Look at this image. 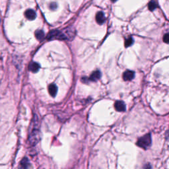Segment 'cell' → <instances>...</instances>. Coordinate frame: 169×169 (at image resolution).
I'll return each mask as SVG.
<instances>
[{"label":"cell","instance_id":"6da1fadb","mask_svg":"<svg viewBox=\"0 0 169 169\" xmlns=\"http://www.w3.org/2000/svg\"><path fill=\"white\" fill-rule=\"evenodd\" d=\"M67 31H61V30H52L48 34L49 41L52 40H69L70 37H74V31L68 28Z\"/></svg>","mask_w":169,"mask_h":169},{"label":"cell","instance_id":"7a4b0ae2","mask_svg":"<svg viewBox=\"0 0 169 169\" xmlns=\"http://www.w3.org/2000/svg\"><path fill=\"white\" fill-rule=\"evenodd\" d=\"M151 144V137L149 133L145 135L138 139L137 142V146L142 147L143 149H146Z\"/></svg>","mask_w":169,"mask_h":169},{"label":"cell","instance_id":"3957f363","mask_svg":"<svg viewBox=\"0 0 169 169\" xmlns=\"http://www.w3.org/2000/svg\"><path fill=\"white\" fill-rule=\"evenodd\" d=\"M41 139V133L38 130H34L29 136V142L31 145H35L38 144Z\"/></svg>","mask_w":169,"mask_h":169},{"label":"cell","instance_id":"277c9868","mask_svg":"<svg viewBox=\"0 0 169 169\" xmlns=\"http://www.w3.org/2000/svg\"><path fill=\"white\" fill-rule=\"evenodd\" d=\"M135 73L130 70H127L123 74V79L124 81H131L134 78Z\"/></svg>","mask_w":169,"mask_h":169},{"label":"cell","instance_id":"5b68a950","mask_svg":"<svg viewBox=\"0 0 169 169\" xmlns=\"http://www.w3.org/2000/svg\"><path fill=\"white\" fill-rule=\"evenodd\" d=\"M114 108L118 112H124L126 110V104L123 101L118 100L115 102Z\"/></svg>","mask_w":169,"mask_h":169},{"label":"cell","instance_id":"8992f818","mask_svg":"<svg viewBox=\"0 0 169 169\" xmlns=\"http://www.w3.org/2000/svg\"><path fill=\"white\" fill-rule=\"evenodd\" d=\"M30 163L29 159L27 157L23 158L20 162L19 165V169H28L29 168Z\"/></svg>","mask_w":169,"mask_h":169},{"label":"cell","instance_id":"52a82bcc","mask_svg":"<svg viewBox=\"0 0 169 169\" xmlns=\"http://www.w3.org/2000/svg\"><path fill=\"white\" fill-rule=\"evenodd\" d=\"M25 15L26 18L30 21L35 19V18L36 17V13H35V11L34 10H32V9H28V10L26 11Z\"/></svg>","mask_w":169,"mask_h":169},{"label":"cell","instance_id":"ba28073f","mask_svg":"<svg viewBox=\"0 0 169 169\" xmlns=\"http://www.w3.org/2000/svg\"><path fill=\"white\" fill-rule=\"evenodd\" d=\"M105 20H106V17H105L104 13L101 12V11L98 12L97 15H96V21H97L98 24H99V25L103 24V23H104Z\"/></svg>","mask_w":169,"mask_h":169},{"label":"cell","instance_id":"9c48e42d","mask_svg":"<svg viewBox=\"0 0 169 169\" xmlns=\"http://www.w3.org/2000/svg\"><path fill=\"white\" fill-rule=\"evenodd\" d=\"M101 77V73L100 71H94L92 74L91 75L90 77H89V80L91 81H96L98 80Z\"/></svg>","mask_w":169,"mask_h":169},{"label":"cell","instance_id":"30bf717a","mask_svg":"<svg viewBox=\"0 0 169 169\" xmlns=\"http://www.w3.org/2000/svg\"><path fill=\"white\" fill-rule=\"evenodd\" d=\"M48 91L52 97H54L58 92V87L55 84H51L48 87Z\"/></svg>","mask_w":169,"mask_h":169},{"label":"cell","instance_id":"8fae6325","mask_svg":"<svg viewBox=\"0 0 169 169\" xmlns=\"http://www.w3.org/2000/svg\"><path fill=\"white\" fill-rule=\"evenodd\" d=\"M29 69L32 73H36L40 69V65L36 62H31L29 64Z\"/></svg>","mask_w":169,"mask_h":169},{"label":"cell","instance_id":"7c38bea8","mask_svg":"<svg viewBox=\"0 0 169 169\" xmlns=\"http://www.w3.org/2000/svg\"><path fill=\"white\" fill-rule=\"evenodd\" d=\"M35 36L38 41H42L44 37V32L41 30H38L35 32Z\"/></svg>","mask_w":169,"mask_h":169},{"label":"cell","instance_id":"4fadbf2b","mask_svg":"<svg viewBox=\"0 0 169 169\" xmlns=\"http://www.w3.org/2000/svg\"><path fill=\"white\" fill-rule=\"evenodd\" d=\"M148 7H149V10L152 11L155 10V9L157 8V4H156L155 2L153 0V1H151L149 2V5H148Z\"/></svg>","mask_w":169,"mask_h":169},{"label":"cell","instance_id":"5bb4252c","mask_svg":"<svg viewBox=\"0 0 169 169\" xmlns=\"http://www.w3.org/2000/svg\"><path fill=\"white\" fill-rule=\"evenodd\" d=\"M133 40L132 38H129L126 40L125 41V46L126 47H129L130 46L131 44H133Z\"/></svg>","mask_w":169,"mask_h":169},{"label":"cell","instance_id":"9a60e30c","mask_svg":"<svg viewBox=\"0 0 169 169\" xmlns=\"http://www.w3.org/2000/svg\"><path fill=\"white\" fill-rule=\"evenodd\" d=\"M168 34L166 33L165 36H164V38H163V41L165 42V43L168 44Z\"/></svg>","mask_w":169,"mask_h":169},{"label":"cell","instance_id":"2e32d148","mask_svg":"<svg viewBox=\"0 0 169 169\" xmlns=\"http://www.w3.org/2000/svg\"><path fill=\"white\" fill-rule=\"evenodd\" d=\"M50 8L52 10H55L57 8V5H56V3H52L50 5Z\"/></svg>","mask_w":169,"mask_h":169},{"label":"cell","instance_id":"e0dca14e","mask_svg":"<svg viewBox=\"0 0 169 169\" xmlns=\"http://www.w3.org/2000/svg\"><path fill=\"white\" fill-rule=\"evenodd\" d=\"M111 1H112V2H115V1H116L117 0H111Z\"/></svg>","mask_w":169,"mask_h":169}]
</instances>
